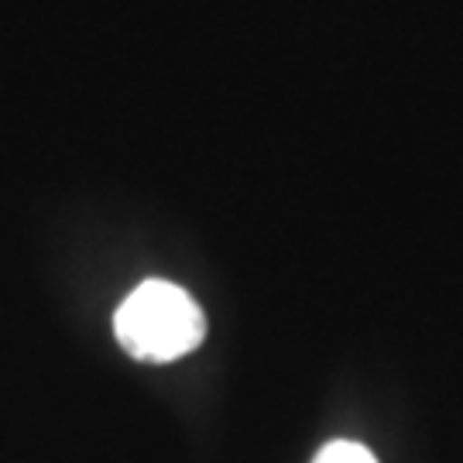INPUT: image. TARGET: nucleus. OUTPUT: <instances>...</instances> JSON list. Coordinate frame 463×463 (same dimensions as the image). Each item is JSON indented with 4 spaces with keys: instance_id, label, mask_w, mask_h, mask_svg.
I'll list each match as a JSON object with an SVG mask.
<instances>
[{
    "instance_id": "obj_1",
    "label": "nucleus",
    "mask_w": 463,
    "mask_h": 463,
    "mask_svg": "<svg viewBox=\"0 0 463 463\" xmlns=\"http://www.w3.org/2000/svg\"><path fill=\"white\" fill-rule=\"evenodd\" d=\"M114 333L120 347L137 361L165 364L196 350L206 336V319L196 298L172 281H141L120 302L114 316Z\"/></svg>"
},
{
    "instance_id": "obj_2",
    "label": "nucleus",
    "mask_w": 463,
    "mask_h": 463,
    "mask_svg": "<svg viewBox=\"0 0 463 463\" xmlns=\"http://www.w3.org/2000/svg\"><path fill=\"white\" fill-rule=\"evenodd\" d=\"M313 463H378L374 453L361 443H350V439H336V443H326L319 449V457Z\"/></svg>"
}]
</instances>
